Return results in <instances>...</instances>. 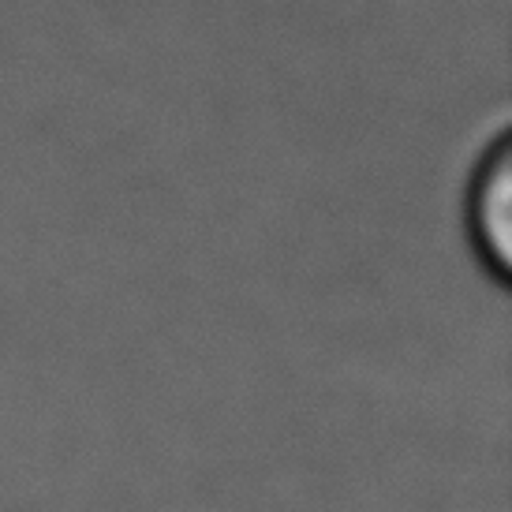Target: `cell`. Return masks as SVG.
Returning a JSON list of instances; mask_svg holds the SVG:
<instances>
[{
  "label": "cell",
  "mask_w": 512,
  "mask_h": 512,
  "mask_svg": "<svg viewBox=\"0 0 512 512\" xmlns=\"http://www.w3.org/2000/svg\"><path fill=\"white\" fill-rule=\"evenodd\" d=\"M512 150L509 131L498 128V135L483 146L475 157L464 191V236H468L475 262L494 281L505 285L509 277V236H512Z\"/></svg>",
  "instance_id": "6da1fadb"
}]
</instances>
